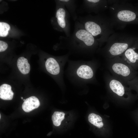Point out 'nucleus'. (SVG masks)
Segmentation results:
<instances>
[{"label": "nucleus", "mask_w": 138, "mask_h": 138, "mask_svg": "<svg viewBox=\"0 0 138 138\" xmlns=\"http://www.w3.org/2000/svg\"><path fill=\"white\" fill-rule=\"evenodd\" d=\"M84 29L90 33L101 46L114 33L110 18L103 15L90 17L84 23Z\"/></svg>", "instance_id": "f257e3e1"}, {"label": "nucleus", "mask_w": 138, "mask_h": 138, "mask_svg": "<svg viewBox=\"0 0 138 138\" xmlns=\"http://www.w3.org/2000/svg\"><path fill=\"white\" fill-rule=\"evenodd\" d=\"M132 38L126 33H114L109 38L101 53L106 59L121 56L134 44Z\"/></svg>", "instance_id": "f03ea898"}, {"label": "nucleus", "mask_w": 138, "mask_h": 138, "mask_svg": "<svg viewBox=\"0 0 138 138\" xmlns=\"http://www.w3.org/2000/svg\"><path fill=\"white\" fill-rule=\"evenodd\" d=\"M106 66L113 76L126 85L128 81L138 76V72L120 56L106 59Z\"/></svg>", "instance_id": "7ed1b4c3"}, {"label": "nucleus", "mask_w": 138, "mask_h": 138, "mask_svg": "<svg viewBox=\"0 0 138 138\" xmlns=\"http://www.w3.org/2000/svg\"><path fill=\"white\" fill-rule=\"evenodd\" d=\"M104 80L108 90L116 97L120 99H129L131 97V89L119 80L106 72L104 75Z\"/></svg>", "instance_id": "20e7f679"}, {"label": "nucleus", "mask_w": 138, "mask_h": 138, "mask_svg": "<svg viewBox=\"0 0 138 138\" xmlns=\"http://www.w3.org/2000/svg\"><path fill=\"white\" fill-rule=\"evenodd\" d=\"M96 64L89 62L78 66L75 71V74L80 78L88 82L93 81L95 79Z\"/></svg>", "instance_id": "39448f33"}, {"label": "nucleus", "mask_w": 138, "mask_h": 138, "mask_svg": "<svg viewBox=\"0 0 138 138\" xmlns=\"http://www.w3.org/2000/svg\"><path fill=\"white\" fill-rule=\"evenodd\" d=\"M75 36L78 39L83 43L90 50L94 51L99 44L94 37L84 29H80L76 32Z\"/></svg>", "instance_id": "423d86ee"}, {"label": "nucleus", "mask_w": 138, "mask_h": 138, "mask_svg": "<svg viewBox=\"0 0 138 138\" xmlns=\"http://www.w3.org/2000/svg\"><path fill=\"white\" fill-rule=\"evenodd\" d=\"M120 57L135 70L138 69V45L133 44Z\"/></svg>", "instance_id": "0eeeda50"}, {"label": "nucleus", "mask_w": 138, "mask_h": 138, "mask_svg": "<svg viewBox=\"0 0 138 138\" xmlns=\"http://www.w3.org/2000/svg\"><path fill=\"white\" fill-rule=\"evenodd\" d=\"M40 105L38 98L34 96H32L25 99L22 105V108L25 112H29L37 108Z\"/></svg>", "instance_id": "6e6552de"}, {"label": "nucleus", "mask_w": 138, "mask_h": 138, "mask_svg": "<svg viewBox=\"0 0 138 138\" xmlns=\"http://www.w3.org/2000/svg\"><path fill=\"white\" fill-rule=\"evenodd\" d=\"M45 66L47 71L53 75H57L60 72V67L56 60L52 57H50L46 60Z\"/></svg>", "instance_id": "1a4fd4ad"}, {"label": "nucleus", "mask_w": 138, "mask_h": 138, "mask_svg": "<svg viewBox=\"0 0 138 138\" xmlns=\"http://www.w3.org/2000/svg\"><path fill=\"white\" fill-rule=\"evenodd\" d=\"M88 6L91 10L95 12L106 9L108 7V0H88Z\"/></svg>", "instance_id": "9d476101"}, {"label": "nucleus", "mask_w": 138, "mask_h": 138, "mask_svg": "<svg viewBox=\"0 0 138 138\" xmlns=\"http://www.w3.org/2000/svg\"><path fill=\"white\" fill-rule=\"evenodd\" d=\"M11 86L9 85L4 84L0 87V98L6 100H12L14 93L12 90Z\"/></svg>", "instance_id": "9b49d317"}, {"label": "nucleus", "mask_w": 138, "mask_h": 138, "mask_svg": "<svg viewBox=\"0 0 138 138\" xmlns=\"http://www.w3.org/2000/svg\"><path fill=\"white\" fill-rule=\"evenodd\" d=\"M18 68L20 72L23 74L28 73L30 70V66L28 60L23 57H19L17 61Z\"/></svg>", "instance_id": "f8f14e48"}, {"label": "nucleus", "mask_w": 138, "mask_h": 138, "mask_svg": "<svg viewBox=\"0 0 138 138\" xmlns=\"http://www.w3.org/2000/svg\"><path fill=\"white\" fill-rule=\"evenodd\" d=\"M66 13L65 9L63 8H60L57 10L56 17L58 24L62 29L65 28L66 25Z\"/></svg>", "instance_id": "ddd939ff"}, {"label": "nucleus", "mask_w": 138, "mask_h": 138, "mask_svg": "<svg viewBox=\"0 0 138 138\" xmlns=\"http://www.w3.org/2000/svg\"><path fill=\"white\" fill-rule=\"evenodd\" d=\"M88 120L90 123L99 128H102L103 126L102 118L98 114L94 113L89 114Z\"/></svg>", "instance_id": "4468645a"}, {"label": "nucleus", "mask_w": 138, "mask_h": 138, "mask_svg": "<svg viewBox=\"0 0 138 138\" xmlns=\"http://www.w3.org/2000/svg\"><path fill=\"white\" fill-rule=\"evenodd\" d=\"M65 114L63 112L55 111L52 116L53 124L56 126H59L64 119Z\"/></svg>", "instance_id": "2eb2a0df"}, {"label": "nucleus", "mask_w": 138, "mask_h": 138, "mask_svg": "<svg viewBox=\"0 0 138 138\" xmlns=\"http://www.w3.org/2000/svg\"><path fill=\"white\" fill-rule=\"evenodd\" d=\"M10 29V27L8 23L2 22H0V36L5 37L8 33Z\"/></svg>", "instance_id": "dca6fc26"}, {"label": "nucleus", "mask_w": 138, "mask_h": 138, "mask_svg": "<svg viewBox=\"0 0 138 138\" xmlns=\"http://www.w3.org/2000/svg\"><path fill=\"white\" fill-rule=\"evenodd\" d=\"M127 84L130 89L135 90L138 93V76L128 82Z\"/></svg>", "instance_id": "f3484780"}, {"label": "nucleus", "mask_w": 138, "mask_h": 138, "mask_svg": "<svg viewBox=\"0 0 138 138\" xmlns=\"http://www.w3.org/2000/svg\"><path fill=\"white\" fill-rule=\"evenodd\" d=\"M8 45L5 42L0 41V52H3L5 51L7 48Z\"/></svg>", "instance_id": "a211bd4d"}, {"label": "nucleus", "mask_w": 138, "mask_h": 138, "mask_svg": "<svg viewBox=\"0 0 138 138\" xmlns=\"http://www.w3.org/2000/svg\"><path fill=\"white\" fill-rule=\"evenodd\" d=\"M1 114H0V119H1Z\"/></svg>", "instance_id": "6ab92c4d"}, {"label": "nucleus", "mask_w": 138, "mask_h": 138, "mask_svg": "<svg viewBox=\"0 0 138 138\" xmlns=\"http://www.w3.org/2000/svg\"><path fill=\"white\" fill-rule=\"evenodd\" d=\"M25 99H23V101H25Z\"/></svg>", "instance_id": "aec40b11"}, {"label": "nucleus", "mask_w": 138, "mask_h": 138, "mask_svg": "<svg viewBox=\"0 0 138 138\" xmlns=\"http://www.w3.org/2000/svg\"><path fill=\"white\" fill-rule=\"evenodd\" d=\"M21 99H23V98L22 97H21Z\"/></svg>", "instance_id": "412c9836"}]
</instances>
